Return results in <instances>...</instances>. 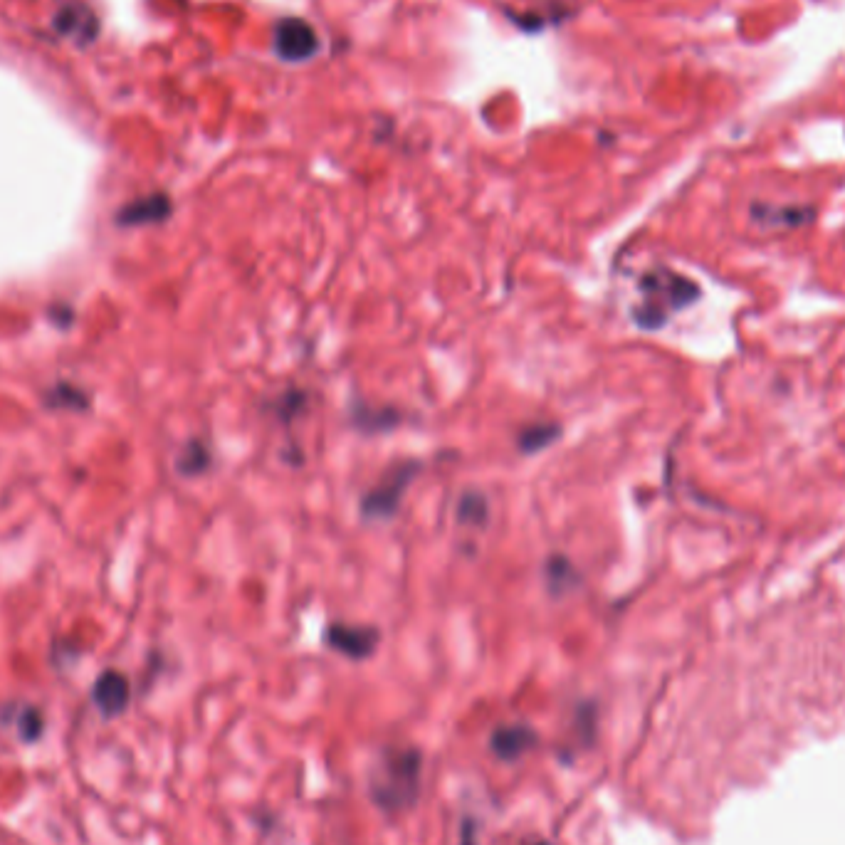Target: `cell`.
Listing matches in <instances>:
<instances>
[{"label":"cell","mask_w":845,"mask_h":845,"mask_svg":"<svg viewBox=\"0 0 845 845\" xmlns=\"http://www.w3.org/2000/svg\"><path fill=\"white\" fill-rule=\"evenodd\" d=\"M351 421L359 425L361 430H388L398 425V413L393 408L356 406L354 413H351Z\"/></svg>","instance_id":"cell-13"},{"label":"cell","mask_w":845,"mask_h":845,"mask_svg":"<svg viewBox=\"0 0 845 845\" xmlns=\"http://www.w3.org/2000/svg\"><path fill=\"white\" fill-rule=\"evenodd\" d=\"M171 215V198L166 193H149L127 203L117 215L119 225H151L164 223Z\"/></svg>","instance_id":"cell-8"},{"label":"cell","mask_w":845,"mask_h":845,"mask_svg":"<svg viewBox=\"0 0 845 845\" xmlns=\"http://www.w3.org/2000/svg\"><path fill=\"white\" fill-rule=\"evenodd\" d=\"M529 845H549V843H544V841H537V843H529Z\"/></svg>","instance_id":"cell-17"},{"label":"cell","mask_w":845,"mask_h":845,"mask_svg":"<svg viewBox=\"0 0 845 845\" xmlns=\"http://www.w3.org/2000/svg\"><path fill=\"white\" fill-rule=\"evenodd\" d=\"M539 737L532 727L527 724H502L492 732L490 749L497 759L502 761H517L529 749L537 747Z\"/></svg>","instance_id":"cell-7"},{"label":"cell","mask_w":845,"mask_h":845,"mask_svg":"<svg viewBox=\"0 0 845 845\" xmlns=\"http://www.w3.org/2000/svg\"><path fill=\"white\" fill-rule=\"evenodd\" d=\"M324 643L351 660H366L376 653L381 633L374 626H349V623H329Z\"/></svg>","instance_id":"cell-5"},{"label":"cell","mask_w":845,"mask_h":845,"mask_svg":"<svg viewBox=\"0 0 845 845\" xmlns=\"http://www.w3.org/2000/svg\"><path fill=\"white\" fill-rule=\"evenodd\" d=\"M55 30L67 38H77L80 43H89L97 38L99 20L87 5H65L60 13L55 15Z\"/></svg>","instance_id":"cell-9"},{"label":"cell","mask_w":845,"mask_h":845,"mask_svg":"<svg viewBox=\"0 0 845 845\" xmlns=\"http://www.w3.org/2000/svg\"><path fill=\"white\" fill-rule=\"evenodd\" d=\"M561 435V428L554 423H532L527 428H522V433L517 435V448L522 453L532 455L539 453V450L549 448L556 438Z\"/></svg>","instance_id":"cell-11"},{"label":"cell","mask_w":845,"mask_h":845,"mask_svg":"<svg viewBox=\"0 0 845 845\" xmlns=\"http://www.w3.org/2000/svg\"><path fill=\"white\" fill-rule=\"evenodd\" d=\"M62 393H65V386H57L55 396L50 398V403H55V406H62V401H65V398H62ZM67 401H70V406H82V403H85L77 391H72L70 396H67Z\"/></svg>","instance_id":"cell-15"},{"label":"cell","mask_w":845,"mask_h":845,"mask_svg":"<svg viewBox=\"0 0 845 845\" xmlns=\"http://www.w3.org/2000/svg\"><path fill=\"white\" fill-rule=\"evenodd\" d=\"M460 845H477L475 843V823L467 818L463 823V836H460Z\"/></svg>","instance_id":"cell-16"},{"label":"cell","mask_w":845,"mask_h":845,"mask_svg":"<svg viewBox=\"0 0 845 845\" xmlns=\"http://www.w3.org/2000/svg\"><path fill=\"white\" fill-rule=\"evenodd\" d=\"M13 727H15V734H18V739L25 744V747L38 744L40 739L45 737V729H47V717H45L43 707L18 705L13 712Z\"/></svg>","instance_id":"cell-10"},{"label":"cell","mask_w":845,"mask_h":845,"mask_svg":"<svg viewBox=\"0 0 845 845\" xmlns=\"http://www.w3.org/2000/svg\"><path fill=\"white\" fill-rule=\"evenodd\" d=\"M490 517V505L480 492H465L458 502V522L463 527H485Z\"/></svg>","instance_id":"cell-12"},{"label":"cell","mask_w":845,"mask_h":845,"mask_svg":"<svg viewBox=\"0 0 845 845\" xmlns=\"http://www.w3.org/2000/svg\"><path fill=\"white\" fill-rule=\"evenodd\" d=\"M640 292H643V304L635 309L633 317L638 327L645 329L663 327L670 314L687 307L692 299L700 297L695 282L677 275L673 270H665V267L648 272L640 280Z\"/></svg>","instance_id":"cell-2"},{"label":"cell","mask_w":845,"mask_h":845,"mask_svg":"<svg viewBox=\"0 0 845 845\" xmlns=\"http://www.w3.org/2000/svg\"><path fill=\"white\" fill-rule=\"evenodd\" d=\"M275 52L285 62H304L319 52V38L307 20L285 18L275 28Z\"/></svg>","instance_id":"cell-4"},{"label":"cell","mask_w":845,"mask_h":845,"mask_svg":"<svg viewBox=\"0 0 845 845\" xmlns=\"http://www.w3.org/2000/svg\"><path fill=\"white\" fill-rule=\"evenodd\" d=\"M92 702L104 719H117L129 710L131 705V682L119 670H104L92 682Z\"/></svg>","instance_id":"cell-6"},{"label":"cell","mask_w":845,"mask_h":845,"mask_svg":"<svg viewBox=\"0 0 845 845\" xmlns=\"http://www.w3.org/2000/svg\"><path fill=\"white\" fill-rule=\"evenodd\" d=\"M423 757L418 749H383L369 776L371 799L383 811H403L421 794Z\"/></svg>","instance_id":"cell-1"},{"label":"cell","mask_w":845,"mask_h":845,"mask_svg":"<svg viewBox=\"0 0 845 845\" xmlns=\"http://www.w3.org/2000/svg\"><path fill=\"white\" fill-rule=\"evenodd\" d=\"M208 465H211V453L201 440H191L178 458V470L183 475H201Z\"/></svg>","instance_id":"cell-14"},{"label":"cell","mask_w":845,"mask_h":845,"mask_svg":"<svg viewBox=\"0 0 845 845\" xmlns=\"http://www.w3.org/2000/svg\"><path fill=\"white\" fill-rule=\"evenodd\" d=\"M421 460H398L381 475V480L361 497V514L366 519H388L398 512L413 477L421 472Z\"/></svg>","instance_id":"cell-3"}]
</instances>
